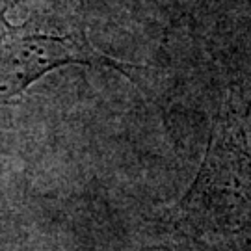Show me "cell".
<instances>
[{
    "instance_id": "obj_1",
    "label": "cell",
    "mask_w": 251,
    "mask_h": 251,
    "mask_svg": "<svg viewBox=\"0 0 251 251\" xmlns=\"http://www.w3.org/2000/svg\"><path fill=\"white\" fill-rule=\"evenodd\" d=\"M170 225L196 251H251V147L244 110L225 99L198 175Z\"/></svg>"
},
{
    "instance_id": "obj_2",
    "label": "cell",
    "mask_w": 251,
    "mask_h": 251,
    "mask_svg": "<svg viewBox=\"0 0 251 251\" xmlns=\"http://www.w3.org/2000/svg\"><path fill=\"white\" fill-rule=\"evenodd\" d=\"M65 63L104 65L126 73L125 65L97 50L84 34L19 36L0 34V99L15 97L32 80Z\"/></svg>"
}]
</instances>
